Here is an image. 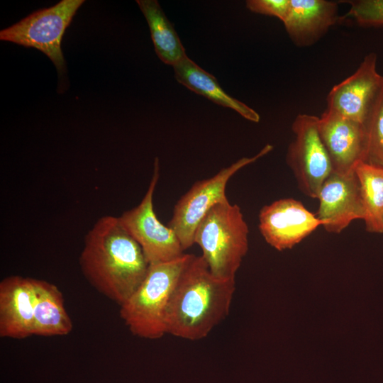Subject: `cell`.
<instances>
[{
  "instance_id": "ba28073f",
  "label": "cell",
  "mask_w": 383,
  "mask_h": 383,
  "mask_svg": "<svg viewBox=\"0 0 383 383\" xmlns=\"http://www.w3.org/2000/svg\"><path fill=\"white\" fill-rule=\"evenodd\" d=\"M319 117L298 114L292 130L294 140L288 146L286 160L301 192L317 199L320 189L332 172L329 155L318 131Z\"/></svg>"
},
{
  "instance_id": "2e32d148",
  "label": "cell",
  "mask_w": 383,
  "mask_h": 383,
  "mask_svg": "<svg viewBox=\"0 0 383 383\" xmlns=\"http://www.w3.org/2000/svg\"><path fill=\"white\" fill-rule=\"evenodd\" d=\"M33 335L60 336L69 334L72 321L65 307L59 288L49 282L35 279Z\"/></svg>"
},
{
  "instance_id": "8fae6325",
  "label": "cell",
  "mask_w": 383,
  "mask_h": 383,
  "mask_svg": "<svg viewBox=\"0 0 383 383\" xmlns=\"http://www.w3.org/2000/svg\"><path fill=\"white\" fill-rule=\"evenodd\" d=\"M318 131L333 172L351 173L365 161L367 135L365 125L326 109L319 117Z\"/></svg>"
},
{
  "instance_id": "9a60e30c",
  "label": "cell",
  "mask_w": 383,
  "mask_h": 383,
  "mask_svg": "<svg viewBox=\"0 0 383 383\" xmlns=\"http://www.w3.org/2000/svg\"><path fill=\"white\" fill-rule=\"evenodd\" d=\"M173 68L177 82L187 89L218 105L234 110L250 121H260V116L257 112L227 94L214 76L201 68L187 56L173 66Z\"/></svg>"
},
{
  "instance_id": "d6986e66",
  "label": "cell",
  "mask_w": 383,
  "mask_h": 383,
  "mask_svg": "<svg viewBox=\"0 0 383 383\" xmlns=\"http://www.w3.org/2000/svg\"><path fill=\"white\" fill-rule=\"evenodd\" d=\"M365 127L367 150L365 162L383 168V79Z\"/></svg>"
},
{
  "instance_id": "277c9868",
  "label": "cell",
  "mask_w": 383,
  "mask_h": 383,
  "mask_svg": "<svg viewBox=\"0 0 383 383\" xmlns=\"http://www.w3.org/2000/svg\"><path fill=\"white\" fill-rule=\"evenodd\" d=\"M249 228L240 206L228 200L213 206L196 228L194 243L215 276L235 279L248 250Z\"/></svg>"
},
{
  "instance_id": "ac0fdd59",
  "label": "cell",
  "mask_w": 383,
  "mask_h": 383,
  "mask_svg": "<svg viewBox=\"0 0 383 383\" xmlns=\"http://www.w3.org/2000/svg\"><path fill=\"white\" fill-rule=\"evenodd\" d=\"M355 171L365 207L366 231L383 233V168L361 162Z\"/></svg>"
},
{
  "instance_id": "6da1fadb",
  "label": "cell",
  "mask_w": 383,
  "mask_h": 383,
  "mask_svg": "<svg viewBox=\"0 0 383 383\" xmlns=\"http://www.w3.org/2000/svg\"><path fill=\"white\" fill-rule=\"evenodd\" d=\"M79 261L90 284L119 306L138 288L150 267L140 245L113 216L101 217L87 232Z\"/></svg>"
},
{
  "instance_id": "e0dca14e",
  "label": "cell",
  "mask_w": 383,
  "mask_h": 383,
  "mask_svg": "<svg viewBox=\"0 0 383 383\" xmlns=\"http://www.w3.org/2000/svg\"><path fill=\"white\" fill-rule=\"evenodd\" d=\"M148 22L156 54L164 63L174 66L187 55L172 24L156 0H137Z\"/></svg>"
},
{
  "instance_id": "8992f818",
  "label": "cell",
  "mask_w": 383,
  "mask_h": 383,
  "mask_svg": "<svg viewBox=\"0 0 383 383\" xmlns=\"http://www.w3.org/2000/svg\"><path fill=\"white\" fill-rule=\"evenodd\" d=\"M84 2V0H62L53 6L38 10L1 30L0 39L40 50L62 74L65 71L61 49L62 36Z\"/></svg>"
},
{
  "instance_id": "7c38bea8",
  "label": "cell",
  "mask_w": 383,
  "mask_h": 383,
  "mask_svg": "<svg viewBox=\"0 0 383 383\" xmlns=\"http://www.w3.org/2000/svg\"><path fill=\"white\" fill-rule=\"evenodd\" d=\"M317 199L316 216L327 232L340 233L350 223L364 220L365 207L355 171L348 174L331 172L323 183Z\"/></svg>"
},
{
  "instance_id": "52a82bcc",
  "label": "cell",
  "mask_w": 383,
  "mask_h": 383,
  "mask_svg": "<svg viewBox=\"0 0 383 383\" xmlns=\"http://www.w3.org/2000/svg\"><path fill=\"white\" fill-rule=\"evenodd\" d=\"M159 177V160L155 157L153 174L141 201L118 216L122 226L143 249L150 265L170 262L184 254L175 232L162 224L154 211L153 195Z\"/></svg>"
},
{
  "instance_id": "30bf717a",
  "label": "cell",
  "mask_w": 383,
  "mask_h": 383,
  "mask_svg": "<svg viewBox=\"0 0 383 383\" xmlns=\"http://www.w3.org/2000/svg\"><path fill=\"white\" fill-rule=\"evenodd\" d=\"M323 223L303 204L284 198L262 207L259 230L265 241L278 250L292 248Z\"/></svg>"
},
{
  "instance_id": "9c48e42d",
  "label": "cell",
  "mask_w": 383,
  "mask_h": 383,
  "mask_svg": "<svg viewBox=\"0 0 383 383\" xmlns=\"http://www.w3.org/2000/svg\"><path fill=\"white\" fill-rule=\"evenodd\" d=\"M377 62L376 53L367 54L353 74L332 87L326 109L365 126L383 79Z\"/></svg>"
},
{
  "instance_id": "7a4b0ae2",
  "label": "cell",
  "mask_w": 383,
  "mask_h": 383,
  "mask_svg": "<svg viewBox=\"0 0 383 383\" xmlns=\"http://www.w3.org/2000/svg\"><path fill=\"white\" fill-rule=\"evenodd\" d=\"M235 289V279L215 276L201 256L193 255L172 295L166 334L189 340L206 338L228 316Z\"/></svg>"
},
{
  "instance_id": "ffe728a7",
  "label": "cell",
  "mask_w": 383,
  "mask_h": 383,
  "mask_svg": "<svg viewBox=\"0 0 383 383\" xmlns=\"http://www.w3.org/2000/svg\"><path fill=\"white\" fill-rule=\"evenodd\" d=\"M342 2L350 5L346 16L353 18L360 26H383V0H350Z\"/></svg>"
},
{
  "instance_id": "5b68a950",
  "label": "cell",
  "mask_w": 383,
  "mask_h": 383,
  "mask_svg": "<svg viewBox=\"0 0 383 383\" xmlns=\"http://www.w3.org/2000/svg\"><path fill=\"white\" fill-rule=\"evenodd\" d=\"M273 149L267 144L252 157H244L223 167L211 177L196 181L175 204L168 223L177 234L184 250L192 247L199 223L216 204L228 201L226 194L229 179L240 169L266 155Z\"/></svg>"
},
{
  "instance_id": "44dd1931",
  "label": "cell",
  "mask_w": 383,
  "mask_h": 383,
  "mask_svg": "<svg viewBox=\"0 0 383 383\" xmlns=\"http://www.w3.org/2000/svg\"><path fill=\"white\" fill-rule=\"evenodd\" d=\"M246 6L254 13L274 16L283 22L290 8V0H248Z\"/></svg>"
},
{
  "instance_id": "3957f363",
  "label": "cell",
  "mask_w": 383,
  "mask_h": 383,
  "mask_svg": "<svg viewBox=\"0 0 383 383\" xmlns=\"http://www.w3.org/2000/svg\"><path fill=\"white\" fill-rule=\"evenodd\" d=\"M192 256L184 253L170 262L150 265L140 285L120 306L121 318L134 335L155 340L166 334V315L172 295Z\"/></svg>"
},
{
  "instance_id": "5bb4252c",
  "label": "cell",
  "mask_w": 383,
  "mask_h": 383,
  "mask_svg": "<svg viewBox=\"0 0 383 383\" xmlns=\"http://www.w3.org/2000/svg\"><path fill=\"white\" fill-rule=\"evenodd\" d=\"M339 18L336 1L290 0L283 23L294 44L303 48L317 43Z\"/></svg>"
},
{
  "instance_id": "4fadbf2b",
  "label": "cell",
  "mask_w": 383,
  "mask_h": 383,
  "mask_svg": "<svg viewBox=\"0 0 383 383\" xmlns=\"http://www.w3.org/2000/svg\"><path fill=\"white\" fill-rule=\"evenodd\" d=\"M35 279L19 275L0 282V336L24 339L33 335Z\"/></svg>"
}]
</instances>
